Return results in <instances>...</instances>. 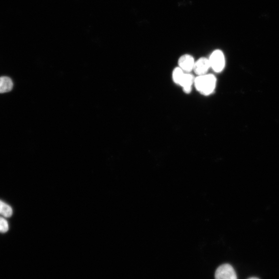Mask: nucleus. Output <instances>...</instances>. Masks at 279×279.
Masks as SVG:
<instances>
[{
  "label": "nucleus",
  "mask_w": 279,
  "mask_h": 279,
  "mask_svg": "<svg viewBox=\"0 0 279 279\" xmlns=\"http://www.w3.org/2000/svg\"><path fill=\"white\" fill-rule=\"evenodd\" d=\"M216 83L217 79L214 75L206 74L195 78L194 85L201 94L208 96L214 92Z\"/></svg>",
  "instance_id": "1"
},
{
  "label": "nucleus",
  "mask_w": 279,
  "mask_h": 279,
  "mask_svg": "<svg viewBox=\"0 0 279 279\" xmlns=\"http://www.w3.org/2000/svg\"><path fill=\"white\" fill-rule=\"evenodd\" d=\"M210 68L215 72H221L224 69L225 64L223 53L220 50L214 51L208 59Z\"/></svg>",
  "instance_id": "2"
},
{
  "label": "nucleus",
  "mask_w": 279,
  "mask_h": 279,
  "mask_svg": "<svg viewBox=\"0 0 279 279\" xmlns=\"http://www.w3.org/2000/svg\"><path fill=\"white\" fill-rule=\"evenodd\" d=\"M215 279H237V277L235 269L231 265L226 264L217 269Z\"/></svg>",
  "instance_id": "3"
},
{
  "label": "nucleus",
  "mask_w": 279,
  "mask_h": 279,
  "mask_svg": "<svg viewBox=\"0 0 279 279\" xmlns=\"http://www.w3.org/2000/svg\"><path fill=\"white\" fill-rule=\"evenodd\" d=\"M210 68L209 59L201 58L197 61L195 62L193 71L198 75V76H202L207 74Z\"/></svg>",
  "instance_id": "4"
},
{
  "label": "nucleus",
  "mask_w": 279,
  "mask_h": 279,
  "mask_svg": "<svg viewBox=\"0 0 279 279\" xmlns=\"http://www.w3.org/2000/svg\"><path fill=\"white\" fill-rule=\"evenodd\" d=\"M195 61L193 58L189 55L181 57L178 61V66L184 72L190 73L193 70Z\"/></svg>",
  "instance_id": "5"
},
{
  "label": "nucleus",
  "mask_w": 279,
  "mask_h": 279,
  "mask_svg": "<svg viewBox=\"0 0 279 279\" xmlns=\"http://www.w3.org/2000/svg\"><path fill=\"white\" fill-rule=\"evenodd\" d=\"M195 78L190 73H185L181 81L179 86L182 87L186 94H190L192 90V86L194 85Z\"/></svg>",
  "instance_id": "6"
},
{
  "label": "nucleus",
  "mask_w": 279,
  "mask_h": 279,
  "mask_svg": "<svg viewBox=\"0 0 279 279\" xmlns=\"http://www.w3.org/2000/svg\"><path fill=\"white\" fill-rule=\"evenodd\" d=\"M13 88V82L8 77H0V93H5L11 91Z\"/></svg>",
  "instance_id": "7"
},
{
  "label": "nucleus",
  "mask_w": 279,
  "mask_h": 279,
  "mask_svg": "<svg viewBox=\"0 0 279 279\" xmlns=\"http://www.w3.org/2000/svg\"><path fill=\"white\" fill-rule=\"evenodd\" d=\"M13 215L12 207L5 203L0 200V215L5 218H10Z\"/></svg>",
  "instance_id": "8"
},
{
  "label": "nucleus",
  "mask_w": 279,
  "mask_h": 279,
  "mask_svg": "<svg viewBox=\"0 0 279 279\" xmlns=\"http://www.w3.org/2000/svg\"><path fill=\"white\" fill-rule=\"evenodd\" d=\"M185 73L179 67H176V69L173 70L172 73V79L175 84L179 86Z\"/></svg>",
  "instance_id": "9"
},
{
  "label": "nucleus",
  "mask_w": 279,
  "mask_h": 279,
  "mask_svg": "<svg viewBox=\"0 0 279 279\" xmlns=\"http://www.w3.org/2000/svg\"><path fill=\"white\" fill-rule=\"evenodd\" d=\"M9 226L8 222L5 220V219L0 216V232L6 233L8 231Z\"/></svg>",
  "instance_id": "10"
},
{
  "label": "nucleus",
  "mask_w": 279,
  "mask_h": 279,
  "mask_svg": "<svg viewBox=\"0 0 279 279\" xmlns=\"http://www.w3.org/2000/svg\"><path fill=\"white\" fill-rule=\"evenodd\" d=\"M259 279V278H254V277H253V278H250V279Z\"/></svg>",
  "instance_id": "11"
}]
</instances>
